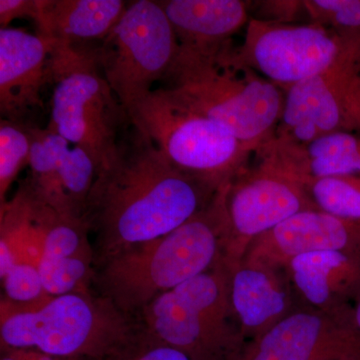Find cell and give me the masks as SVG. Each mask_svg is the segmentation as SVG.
Segmentation results:
<instances>
[{
    "label": "cell",
    "instance_id": "6da1fadb",
    "mask_svg": "<svg viewBox=\"0 0 360 360\" xmlns=\"http://www.w3.org/2000/svg\"><path fill=\"white\" fill-rule=\"evenodd\" d=\"M219 191L174 167L130 122L97 174L82 217L96 236L94 266L174 231Z\"/></svg>",
    "mask_w": 360,
    "mask_h": 360
},
{
    "label": "cell",
    "instance_id": "7a4b0ae2",
    "mask_svg": "<svg viewBox=\"0 0 360 360\" xmlns=\"http://www.w3.org/2000/svg\"><path fill=\"white\" fill-rule=\"evenodd\" d=\"M229 184L174 231L97 264L94 285L98 295L137 317L158 296L224 262L229 239Z\"/></svg>",
    "mask_w": 360,
    "mask_h": 360
},
{
    "label": "cell",
    "instance_id": "3957f363",
    "mask_svg": "<svg viewBox=\"0 0 360 360\" xmlns=\"http://www.w3.org/2000/svg\"><path fill=\"white\" fill-rule=\"evenodd\" d=\"M229 44L210 53L179 49L160 89L174 103L227 127L255 151L274 137L284 91L241 63Z\"/></svg>",
    "mask_w": 360,
    "mask_h": 360
},
{
    "label": "cell",
    "instance_id": "277c9868",
    "mask_svg": "<svg viewBox=\"0 0 360 360\" xmlns=\"http://www.w3.org/2000/svg\"><path fill=\"white\" fill-rule=\"evenodd\" d=\"M0 317L1 347L33 348L65 359H110L142 331L137 317L92 292L56 296L28 309L1 300Z\"/></svg>",
    "mask_w": 360,
    "mask_h": 360
},
{
    "label": "cell",
    "instance_id": "5b68a950",
    "mask_svg": "<svg viewBox=\"0 0 360 360\" xmlns=\"http://www.w3.org/2000/svg\"><path fill=\"white\" fill-rule=\"evenodd\" d=\"M49 84L54 89L47 129L84 149L99 172L130 120L104 78L94 49L53 40Z\"/></svg>",
    "mask_w": 360,
    "mask_h": 360
},
{
    "label": "cell",
    "instance_id": "8992f818",
    "mask_svg": "<svg viewBox=\"0 0 360 360\" xmlns=\"http://www.w3.org/2000/svg\"><path fill=\"white\" fill-rule=\"evenodd\" d=\"M137 319L146 333L191 360H229L245 343L232 310L224 260L158 296Z\"/></svg>",
    "mask_w": 360,
    "mask_h": 360
},
{
    "label": "cell",
    "instance_id": "52a82bcc",
    "mask_svg": "<svg viewBox=\"0 0 360 360\" xmlns=\"http://www.w3.org/2000/svg\"><path fill=\"white\" fill-rule=\"evenodd\" d=\"M130 122L174 167L219 191L250 167L255 150L224 125L153 89L127 108Z\"/></svg>",
    "mask_w": 360,
    "mask_h": 360
},
{
    "label": "cell",
    "instance_id": "ba28073f",
    "mask_svg": "<svg viewBox=\"0 0 360 360\" xmlns=\"http://www.w3.org/2000/svg\"><path fill=\"white\" fill-rule=\"evenodd\" d=\"M179 51L167 14L153 0L130 2L110 34L94 47L101 72L124 110L162 82Z\"/></svg>",
    "mask_w": 360,
    "mask_h": 360
},
{
    "label": "cell",
    "instance_id": "9c48e42d",
    "mask_svg": "<svg viewBox=\"0 0 360 360\" xmlns=\"http://www.w3.org/2000/svg\"><path fill=\"white\" fill-rule=\"evenodd\" d=\"M359 45L360 39L341 37L314 22L286 25L250 18L236 51L241 63L285 91L323 72Z\"/></svg>",
    "mask_w": 360,
    "mask_h": 360
},
{
    "label": "cell",
    "instance_id": "30bf717a",
    "mask_svg": "<svg viewBox=\"0 0 360 360\" xmlns=\"http://www.w3.org/2000/svg\"><path fill=\"white\" fill-rule=\"evenodd\" d=\"M335 132L360 134V45L319 75L284 91L272 139L303 144Z\"/></svg>",
    "mask_w": 360,
    "mask_h": 360
},
{
    "label": "cell",
    "instance_id": "8fae6325",
    "mask_svg": "<svg viewBox=\"0 0 360 360\" xmlns=\"http://www.w3.org/2000/svg\"><path fill=\"white\" fill-rule=\"evenodd\" d=\"M229 239L225 264H240L255 239L304 210H316L302 186L257 165L236 177L227 189Z\"/></svg>",
    "mask_w": 360,
    "mask_h": 360
},
{
    "label": "cell",
    "instance_id": "7c38bea8",
    "mask_svg": "<svg viewBox=\"0 0 360 360\" xmlns=\"http://www.w3.org/2000/svg\"><path fill=\"white\" fill-rule=\"evenodd\" d=\"M229 360H360V336L354 326L303 305Z\"/></svg>",
    "mask_w": 360,
    "mask_h": 360
},
{
    "label": "cell",
    "instance_id": "4fadbf2b",
    "mask_svg": "<svg viewBox=\"0 0 360 360\" xmlns=\"http://www.w3.org/2000/svg\"><path fill=\"white\" fill-rule=\"evenodd\" d=\"M321 251L360 255V224L304 210L255 239L243 262L283 267L291 258Z\"/></svg>",
    "mask_w": 360,
    "mask_h": 360
},
{
    "label": "cell",
    "instance_id": "5bb4252c",
    "mask_svg": "<svg viewBox=\"0 0 360 360\" xmlns=\"http://www.w3.org/2000/svg\"><path fill=\"white\" fill-rule=\"evenodd\" d=\"M283 267L302 304L354 326V305L360 295L359 255L307 253L291 258Z\"/></svg>",
    "mask_w": 360,
    "mask_h": 360
},
{
    "label": "cell",
    "instance_id": "9a60e30c",
    "mask_svg": "<svg viewBox=\"0 0 360 360\" xmlns=\"http://www.w3.org/2000/svg\"><path fill=\"white\" fill-rule=\"evenodd\" d=\"M53 40L20 28H0V113L23 123L42 108L41 90L49 84V59Z\"/></svg>",
    "mask_w": 360,
    "mask_h": 360
},
{
    "label": "cell",
    "instance_id": "2e32d148",
    "mask_svg": "<svg viewBox=\"0 0 360 360\" xmlns=\"http://www.w3.org/2000/svg\"><path fill=\"white\" fill-rule=\"evenodd\" d=\"M232 310L245 341L303 307L284 267L241 262L229 269Z\"/></svg>",
    "mask_w": 360,
    "mask_h": 360
},
{
    "label": "cell",
    "instance_id": "e0dca14e",
    "mask_svg": "<svg viewBox=\"0 0 360 360\" xmlns=\"http://www.w3.org/2000/svg\"><path fill=\"white\" fill-rule=\"evenodd\" d=\"M259 167L292 179L360 176V134L335 132L307 143L271 139L255 151Z\"/></svg>",
    "mask_w": 360,
    "mask_h": 360
},
{
    "label": "cell",
    "instance_id": "ac0fdd59",
    "mask_svg": "<svg viewBox=\"0 0 360 360\" xmlns=\"http://www.w3.org/2000/svg\"><path fill=\"white\" fill-rule=\"evenodd\" d=\"M179 40V49L210 53L231 44L250 21V1L158 0Z\"/></svg>",
    "mask_w": 360,
    "mask_h": 360
},
{
    "label": "cell",
    "instance_id": "d6986e66",
    "mask_svg": "<svg viewBox=\"0 0 360 360\" xmlns=\"http://www.w3.org/2000/svg\"><path fill=\"white\" fill-rule=\"evenodd\" d=\"M34 20L40 37L60 44L101 42L122 18V0H39Z\"/></svg>",
    "mask_w": 360,
    "mask_h": 360
},
{
    "label": "cell",
    "instance_id": "ffe728a7",
    "mask_svg": "<svg viewBox=\"0 0 360 360\" xmlns=\"http://www.w3.org/2000/svg\"><path fill=\"white\" fill-rule=\"evenodd\" d=\"M40 201L26 179L13 198L0 205V276L20 262L39 266L42 257Z\"/></svg>",
    "mask_w": 360,
    "mask_h": 360
},
{
    "label": "cell",
    "instance_id": "44dd1931",
    "mask_svg": "<svg viewBox=\"0 0 360 360\" xmlns=\"http://www.w3.org/2000/svg\"><path fill=\"white\" fill-rule=\"evenodd\" d=\"M32 135L30 174L27 177L35 193L47 205L63 215L75 217L59 179V161L70 148V142L49 129L30 127ZM80 219V217H78Z\"/></svg>",
    "mask_w": 360,
    "mask_h": 360
},
{
    "label": "cell",
    "instance_id": "7402d4cb",
    "mask_svg": "<svg viewBox=\"0 0 360 360\" xmlns=\"http://www.w3.org/2000/svg\"><path fill=\"white\" fill-rule=\"evenodd\" d=\"M295 180L302 186L317 210L360 224V176Z\"/></svg>",
    "mask_w": 360,
    "mask_h": 360
},
{
    "label": "cell",
    "instance_id": "603a6c76",
    "mask_svg": "<svg viewBox=\"0 0 360 360\" xmlns=\"http://www.w3.org/2000/svg\"><path fill=\"white\" fill-rule=\"evenodd\" d=\"M39 270L44 290L52 297L92 292L96 276L94 260L42 255Z\"/></svg>",
    "mask_w": 360,
    "mask_h": 360
},
{
    "label": "cell",
    "instance_id": "cb8c5ba5",
    "mask_svg": "<svg viewBox=\"0 0 360 360\" xmlns=\"http://www.w3.org/2000/svg\"><path fill=\"white\" fill-rule=\"evenodd\" d=\"M59 179L72 212L84 217L85 206L98 174L96 163L79 146H73L59 161Z\"/></svg>",
    "mask_w": 360,
    "mask_h": 360
},
{
    "label": "cell",
    "instance_id": "d4e9b609",
    "mask_svg": "<svg viewBox=\"0 0 360 360\" xmlns=\"http://www.w3.org/2000/svg\"><path fill=\"white\" fill-rule=\"evenodd\" d=\"M32 135L23 123L0 120V203L6 202V194L21 170L30 165Z\"/></svg>",
    "mask_w": 360,
    "mask_h": 360
},
{
    "label": "cell",
    "instance_id": "484cf974",
    "mask_svg": "<svg viewBox=\"0 0 360 360\" xmlns=\"http://www.w3.org/2000/svg\"><path fill=\"white\" fill-rule=\"evenodd\" d=\"M0 277L4 291L1 300L14 309H34L52 297L44 290L37 265L20 262Z\"/></svg>",
    "mask_w": 360,
    "mask_h": 360
},
{
    "label": "cell",
    "instance_id": "4316f807",
    "mask_svg": "<svg viewBox=\"0 0 360 360\" xmlns=\"http://www.w3.org/2000/svg\"><path fill=\"white\" fill-rule=\"evenodd\" d=\"M311 22L341 37L360 39V0H305Z\"/></svg>",
    "mask_w": 360,
    "mask_h": 360
},
{
    "label": "cell",
    "instance_id": "83f0119b",
    "mask_svg": "<svg viewBox=\"0 0 360 360\" xmlns=\"http://www.w3.org/2000/svg\"><path fill=\"white\" fill-rule=\"evenodd\" d=\"M106 360H191L186 354L149 335L142 329L141 335L122 352Z\"/></svg>",
    "mask_w": 360,
    "mask_h": 360
},
{
    "label": "cell",
    "instance_id": "f1b7e54d",
    "mask_svg": "<svg viewBox=\"0 0 360 360\" xmlns=\"http://www.w3.org/2000/svg\"><path fill=\"white\" fill-rule=\"evenodd\" d=\"M252 6L257 13V18H253L270 22L295 25V21L307 14L304 2L295 0H267L252 2Z\"/></svg>",
    "mask_w": 360,
    "mask_h": 360
},
{
    "label": "cell",
    "instance_id": "f546056e",
    "mask_svg": "<svg viewBox=\"0 0 360 360\" xmlns=\"http://www.w3.org/2000/svg\"><path fill=\"white\" fill-rule=\"evenodd\" d=\"M39 0H0V25L8 27L18 18L37 20L39 15Z\"/></svg>",
    "mask_w": 360,
    "mask_h": 360
},
{
    "label": "cell",
    "instance_id": "4dcf8cb0",
    "mask_svg": "<svg viewBox=\"0 0 360 360\" xmlns=\"http://www.w3.org/2000/svg\"><path fill=\"white\" fill-rule=\"evenodd\" d=\"M0 360H79L54 356L33 348L1 347Z\"/></svg>",
    "mask_w": 360,
    "mask_h": 360
},
{
    "label": "cell",
    "instance_id": "1f68e13d",
    "mask_svg": "<svg viewBox=\"0 0 360 360\" xmlns=\"http://www.w3.org/2000/svg\"><path fill=\"white\" fill-rule=\"evenodd\" d=\"M352 322L356 333L360 336V295L357 297L356 302L354 305V315H352Z\"/></svg>",
    "mask_w": 360,
    "mask_h": 360
}]
</instances>
